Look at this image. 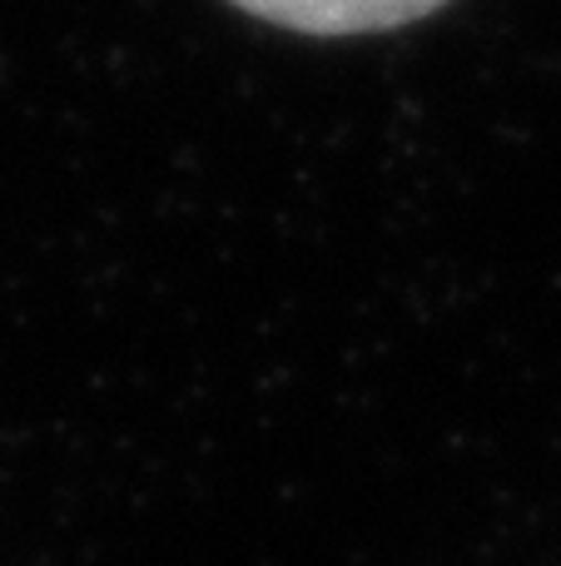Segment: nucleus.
<instances>
[{
    "label": "nucleus",
    "instance_id": "1",
    "mask_svg": "<svg viewBox=\"0 0 561 566\" xmlns=\"http://www.w3.org/2000/svg\"><path fill=\"white\" fill-rule=\"evenodd\" d=\"M234 6L284 30H304V35H363V30L423 20L447 0H234Z\"/></svg>",
    "mask_w": 561,
    "mask_h": 566
}]
</instances>
